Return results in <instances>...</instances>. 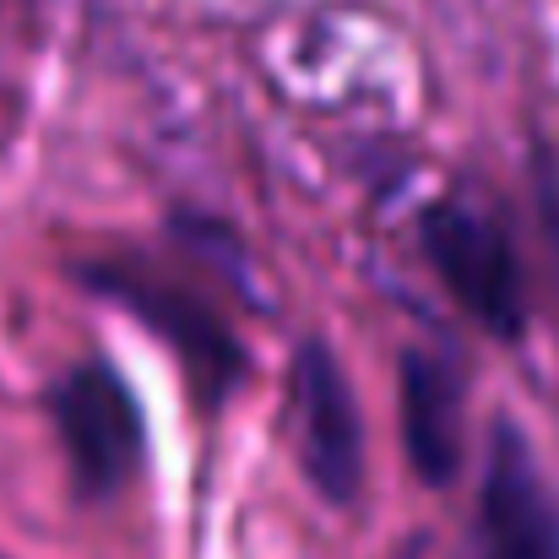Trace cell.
I'll list each match as a JSON object with an SVG mask.
<instances>
[{
  "mask_svg": "<svg viewBox=\"0 0 559 559\" xmlns=\"http://www.w3.org/2000/svg\"><path fill=\"white\" fill-rule=\"evenodd\" d=\"M424 250L473 321H484L495 337H522V326H527L522 261L489 212L462 206V201L429 206L424 212Z\"/></svg>",
  "mask_w": 559,
  "mask_h": 559,
  "instance_id": "obj_1",
  "label": "cell"
},
{
  "mask_svg": "<svg viewBox=\"0 0 559 559\" xmlns=\"http://www.w3.org/2000/svg\"><path fill=\"white\" fill-rule=\"evenodd\" d=\"M55 435L71 456V478L87 500H109L142 462V413L136 396L109 365H76L49 391Z\"/></svg>",
  "mask_w": 559,
  "mask_h": 559,
  "instance_id": "obj_2",
  "label": "cell"
},
{
  "mask_svg": "<svg viewBox=\"0 0 559 559\" xmlns=\"http://www.w3.org/2000/svg\"><path fill=\"white\" fill-rule=\"evenodd\" d=\"M288 413L305 478L332 506H354L365 489V418L348 374L326 343H305L288 374Z\"/></svg>",
  "mask_w": 559,
  "mask_h": 559,
  "instance_id": "obj_3",
  "label": "cell"
},
{
  "mask_svg": "<svg viewBox=\"0 0 559 559\" xmlns=\"http://www.w3.org/2000/svg\"><path fill=\"white\" fill-rule=\"evenodd\" d=\"M478 559H559V495L511 418H495L484 451Z\"/></svg>",
  "mask_w": 559,
  "mask_h": 559,
  "instance_id": "obj_4",
  "label": "cell"
},
{
  "mask_svg": "<svg viewBox=\"0 0 559 559\" xmlns=\"http://www.w3.org/2000/svg\"><path fill=\"white\" fill-rule=\"evenodd\" d=\"M402 445L424 484H451L462 467V380L440 354H402Z\"/></svg>",
  "mask_w": 559,
  "mask_h": 559,
  "instance_id": "obj_5",
  "label": "cell"
},
{
  "mask_svg": "<svg viewBox=\"0 0 559 559\" xmlns=\"http://www.w3.org/2000/svg\"><path fill=\"white\" fill-rule=\"evenodd\" d=\"M98 283H109L104 294H115V299H126L131 310H142V316H147V321H153L175 348H180V359H186L201 380H212L217 391H228V385H234L239 348H234L228 326H223V321H212L195 299H186L180 288L147 283V277H104V272H98Z\"/></svg>",
  "mask_w": 559,
  "mask_h": 559,
  "instance_id": "obj_6",
  "label": "cell"
},
{
  "mask_svg": "<svg viewBox=\"0 0 559 559\" xmlns=\"http://www.w3.org/2000/svg\"><path fill=\"white\" fill-rule=\"evenodd\" d=\"M413 559H418V555H413Z\"/></svg>",
  "mask_w": 559,
  "mask_h": 559,
  "instance_id": "obj_7",
  "label": "cell"
}]
</instances>
